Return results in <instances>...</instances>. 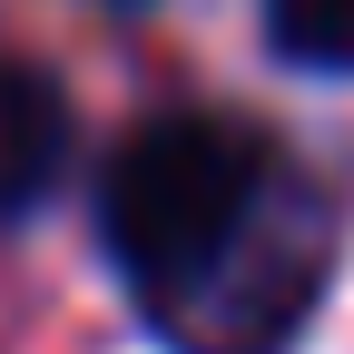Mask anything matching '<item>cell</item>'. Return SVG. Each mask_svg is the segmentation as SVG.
Masks as SVG:
<instances>
[{"instance_id": "cell-1", "label": "cell", "mask_w": 354, "mask_h": 354, "mask_svg": "<svg viewBox=\"0 0 354 354\" xmlns=\"http://www.w3.org/2000/svg\"><path fill=\"white\" fill-rule=\"evenodd\" d=\"M266 207V138L207 109H167L128 128L118 158L99 167V236L109 266L138 286L158 315L197 305L207 286L236 276V246L256 236Z\"/></svg>"}, {"instance_id": "cell-2", "label": "cell", "mask_w": 354, "mask_h": 354, "mask_svg": "<svg viewBox=\"0 0 354 354\" xmlns=\"http://www.w3.org/2000/svg\"><path fill=\"white\" fill-rule=\"evenodd\" d=\"M69 158H79V118H69L59 69L0 50V227L50 207L69 187Z\"/></svg>"}, {"instance_id": "cell-3", "label": "cell", "mask_w": 354, "mask_h": 354, "mask_svg": "<svg viewBox=\"0 0 354 354\" xmlns=\"http://www.w3.org/2000/svg\"><path fill=\"white\" fill-rule=\"evenodd\" d=\"M266 39L295 69L354 79V0H266Z\"/></svg>"}, {"instance_id": "cell-4", "label": "cell", "mask_w": 354, "mask_h": 354, "mask_svg": "<svg viewBox=\"0 0 354 354\" xmlns=\"http://www.w3.org/2000/svg\"><path fill=\"white\" fill-rule=\"evenodd\" d=\"M109 10H138V0H109Z\"/></svg>"}]
</instances>
